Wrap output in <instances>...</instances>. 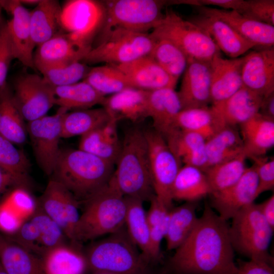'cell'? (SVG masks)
<instances>
[{
	"label": "cell",
	"instance_id": "obj_5",
	"mask_svg": "<svg viewBox=\"0 0 274 274\" xmlns=\"http://www.w3.org/2000/svg\"><path fill=\"white\" fill-rule=\"evenodd\" d=\"M85 256L94 274H154L124 227L93 245Z\"/></svg>",
	"mask_w": 274,
	"mask_h": 274
},
{
	"label": "cell",
	"instance_id": "obj_15",
	"mask_svg": "<svg viewBox=\"0 0 274 274\" xmlns=\"http://www.w3.org/2000/svg\"><path fill=\"white\" fill-rule=\"evenodd\" d=\"M258 178L254 166L248 167L241 179L229 188L210 194V206L227 221L258 196Z\"/></svg>",
	"mask_w": 274,
	"mask_h": 274
},
{
	"label": "cell",
	"instance_id": "obj_48",
	"mask_svg": "<svg viewBox=\"0 0 274 274\" xmlns=\"http://www.w3.org/2000/svg\"><path fill=\"white\" fill-rule=\"evenodd\" d=\"M239 14L248 18L274 26V1H245Z\"/></svg>",
	"mask_w": 274,
	"mask_h": 274
},
{
	"label": "cell",
	"instance_id": "obj_30",
	"mask_svg": "<svg viewBox=\"0 0 274 274\" xmlns=\"http://www.w3.org/2000/svg\"><path fill=\"white\" fill-rule=\"evenodd\" d=\"M24 121L6 82L0 88V134L14 144H24L28 136Z\"/></svg>",
	"mask_w": 274,
	"mask_h": 274
},
{
	"label": "cell",
	"instance_id": "obj_24",
	"mask_svg": "<svg viewBox=\"0 0 274 274\" xmlns=\"http://www.w3.org/2000/svg\"><path fill=\"white\" fill-rule=\"evenodd\" d=\"M189 20L204 30L220 51L231 58H237L256 47L241 36L228 24L214 17L198 13Z\"/></svg>",
	"mask_w": 274,
	"mask_h": 274
},
{
	"label": "cell",
	"instance_id": "obj_14",
	"mask_svg": "<svg viewBox=\"0 0 274 274\" xmlns=\"http://www.w3.org/2000/svg\"><path fill=\"white\" fill-rule=\"evenodd\" d=\"M38 207L55 221L65 236L74 242L76 227L80 217L79 201L63 184L51 179L40 197Z\"/></svg>",
	"mask_w": 274,
	"mask_h": 274
},
{
	"label": "cell",
	"instance_id": "obj_56",
	"mask_svg": "<svg viewBox=\"0 0 274 274\" xmlns=\"http://www.w3.org/2000/svg\"><path fill=\"white\" fill-rule=\"evenodd\" d=\"M258 113L263 116L274 119V92L263 97Z\"/></svg>",
	"mask_w": 274,
	"mask_h": 274
},
{
	"label": "cell",
	"instance_id": "obj_57",
	"mask_svg": "<svg viewBox=\"0 0 274 274\" xmlns=\"http://www.w3.org/2000/svg\"><path fill=\"white\" fill-rule=\"evenodd\" d=\"M22 4L28 5H36V6L39 3L40 1L38 0H22L20 1Z\"/></svg>",
	"mask_w": 274,
	"mask_h": 274
},
{
	"label": "cell",
	"instance_id": "obj_1",
	"mask_svg": "<svg viewBox=\"0 0 274 274\" xmlns=\"http://www.w3.org/2000/svg\"><path fill=\"white\" fill-rule=\"evenodd\" d=\"M175 250L164 274H237L229 225L208 203L191 234Z\"/></svg>",
	"mask_w": 274,
	"mask_h": 274
},
{
	"label": "cell",
	"instance_id": "obj_36",
	"mask_svg": "<svg viewBox=\"0 0 274 274\" xmlns=\"http://www.w3.org/2000/svg\"><path fill=\"white\" fill-rule=\"evenodd\" d=\"M126 212L125 226L128 236L145 258L152 262L149 226L143 202L140 199L125 197Z\"/></svg>",
	"mask_w": 274,
	"mask_h": 274
},
{
	"label": "cell",
	"instance_id": "obj_23",
	"mask_svg": "<svg viewBox=\"0 0 274 274\" xmlns=\"http://www.w3.org/2000/svg\"><path fill=\"white\" fill-rule=\"evenodd\" d=\"M182 109L175 89L162 88L148 92V117L152 120L154 130L165 140L179 129L176 119Z\"/></svg>",
	"mask_w": 274,
	"mask_h": 274
},
{
	"label": "cell",
	"instance_id": "obj_46",
	"mask_svg": "<svg viewBox=\"0 0 274 274\" xmlns=\"http://www.w3.org/2000/svg\"><path fill=\"white\" fill-rule=\"evenodd\" d=\"M85 63L76 61L70 64L48 67L40 71L44 79L55 87L73 84L84 79L89 71Z\"/></svg>",
	"mask_w": 274,
	"mask_h": 274
},
{
	"label": "cell",
	"instance_id": "obj_13",
	"mask_svg": "<svg viewBox=\"0 0 274 274\" xmlns=\"http://www.w3.org/2000/svg\"><path fill=\"white\" fill-rule=\"evenodd\" d=\"M67 111L59 108L56 114L46 115L26 125L37 162L48 175L52 174L60 149L62 118Z\"/></svg>",
	"mask_w": 274,
	"mask_h": 274
},
{
	"label": "cell",
	"instance_id": "obj_40",
	"mask_svg": "<svg viewBox=\"0 0 274 274\" xmlns=\"http://www.w3.org/2000/svg\"><path fill=\"white\" fill-rule=\"evenodd\" d=\"M247 158L244 153L205 170L204 172L210 189V194L223 191L237 182L248 167L246 165Z\"/></svg>",
	"mask_w": 274,
	"mask_h": 274
},
{
	"label": "cell",
	"instance_id": "obj_7",
	"mask_svg": "<svg viewBox=\"0 0 274 274\" xmlns=\"http://www.w3.org/2000/svg\"><path fill=\"white\" fill-rule=\"evenodd\" d=\"M150 33L155 40L165 39L175 44L189 60L211 62L221 55L220 49L204 30L170 9Z\"/></svg>",
	"mask_w": 274,
	"mask_h": 274
},
{
	"label": "cell",
	"instance_id": "obj_45",
	"mask_svg": "<svg viewBox=\"0 0 274 274\" xmlns=\"http://www.w3.org/2000/svg\"><path fill=\"white\" fill-rule=\"evenodd\" d=\"M30 219L37 225L40 234V255L48 250L64 243L66 237L59 225L38 206Z\"/></svg>",
	"mask_w": 274,
	"mask_h": 274
},
{
	"label": "cell",
	"instance_id": "obj_32",
	"mask_svg": "<svg viewBox=\"0 0 274 274\" xmlns=\"http://www.w3.org/2000/svg\"><path fill=\"white\" fill-rule=\"evenodd\" d=\"M204 148L208 167L245 154L239 131L229 125L222 127L207 139Z\"/></svg>",
	"mask_w": 274,
	"mask_h": 274
},
{
	"label": "cell",
	"instance_id": "obj_59",
	"mask_svg": "<svg viewBox=\"0 0 274 274\" xmlns=\"http://www.w3.org/2000/svg\"><path fill=\"white\" fill-rule=\"evenodd\" d=\"M2 8L1 6L0 5V26H1L2 20H3V19L2 18Z\"/></svg>",
	"mask_w": 274,
	"mask_h": 274
},
{
	"label": "cell",
	"instance_id": "obj_53",
	"mask_svg": "<svg viewBox=\"0 0 274 274\" xmlns=\"http://www.w3.org/2000/svg\"><path fill=\"white\" fill-rule=\"evenodd\" d=\"M194 7L207 6H217L222 9L235 11L238 13L242 10L244 0H194Z\"/></svg>",
	"mask_w": 274,
	"mask_h": 274
},
{
	"label": "cell",
	"instance_id": "obj_52",
	"mask_svg": "<svg viewBox=\"0 0 274 274\" xmlns=\"http://www.w3.org/2000/svg\"><path fill=\"white\" fill-rule=\"evenodd\" d=\"M237 274H274L273 266L266 262L238 259Z\"/></svg>",
	"mask_w": 274,
	"mask_h": 274
},
{
	"label": "cell",
	"instance_id": "obj_11",
	"mask_svg": "<svg viewBox=\"0 0 274 274\" xmlns=\"http://www.w3.org/2000/svg\"><path fill=\"white\" fill-rule=\"evenodd\" d=\"M106 19L104 3L93 0H71L61 7L64 32L75 41L91 47L92 39L101 29Z\"/></svg>",
	"mask_w": 274,
	"mask_h": 274
},
{
	"label": "cell",
	"instance_id": "obj_54",
	"mask_svg": "<svg viewBox=\"0 0 274 274\" xmlns=\"http://www.w3.org/2000/svg\"><path fill=\"white\" fill-rule=\"evenodd\" d=\"M17 186L27 188L22 182L0 166V197L7 193L9 189Z\"/></svg>",
	"mask_w": 274,
	"mask_h": 274
},
{
	"label": "cell",
	"instance_id": "obj_50",
	"mask_svg": "<svg viewBox=\"0 0 274 274\" xmlns=\"http://www.w3.org/2000/svg\"><path fill=\"white\" fill-rule=\"evenodd\" d=\"M15 59L7 21L2 20L0 26V88L7 82L10 65Z\"/></svg>",
	"mask_w": 274,
	"mask_h": 274
},
{
	"label": "cell",
	"instance_id": "obj_6",
	"mask_svg": "<svg viewBox=\"0 0 274 274\" xmlns=\"http://www.w3.org/2000/svg\"><path fill=\"white\" fill-rule=\"evenodd\" d=\"M231 219L229 234L234 251L249 260L273 266L268 249L274 229L264 219L258 204L253 202L245 207Z\"/></svg>",
	"mask_w": 274,
	"mask_h": 274
},
{
	"label": "cell",
	"instance_id": "obj_44",
	"mask_svg": "<svg viewBox=\"0 0 274 274\" xmlns=\"http://www.w3.org/2000/svg\"><path fill=\"white\" fill-rule=\"evenodd\" d=\"M0 166L26 186L28 184L29 160L22 150L1 134Z\"/></svg>",
	"mask_w": 274,
	"mask_h": 274
},
{
	"label": "cell",
	"instance_id": "obj_9",
	"mask_svg": "<svg viewBox=\"0 0 274 274\" xmlns=\"http://www.w3.org/2000/svg\"><path fill=\"white\" fill-rule=\"evenodd\" d=\"M106 19L101 34L114 28L148 33L161 20L166 1L115 0L104 3Z\"/></svg>",
	"mask_w": 274,
	"mask_h": 274
},
{
	"label": "cell",
	"instance_id": "obj_4",
	"mask_svg": "<svg viewBox=\"0 0 274 274\" xmlns=\"http://www.w3.org/2000/svg\"><path fill=\"white\" fill-rule=\"evenodd\" d=\"M76 227L74 243L115 233L125 226L126 203L112 177L109 182L87 200Z\"/></svg>",
	"mask_w": 274,
	"mask_h": 274
},
{
	"label": "cell",
	"instance_id": "obj_39",
	"mask_svg": "<svg viewBox=\"0 0 274 274\" xmlns=\"http://www.w3.org/2000/svg\"><path fill=\"white\" fill-rule=\"evenodd\" d=\"M112 119L104 107L67 112L62 118L61 138L82 136L104 125Z\"/></svg>",
	"mask_w": 274,
	"mask_h": 274
},
{
	"label": "cell",
	"instance_id": "obj_47",
	"mask_svg": "<svg viewBox=\"0 0 274 274\" xmlns=\"http://www.w3.org/2000/svg\"><path fill=\"white\" fill-rule=\"evenodd\" d=\"M174 153L180 159L204 147L206 139L200 134L180 129L165 139Z\"/></svg>",
	"mask_w": 274,
	"mask_h": 274
},
{
	"label": "cell",
	"instance_id": "obj_22",
	"mask_svg": "<svg viewBox=\"0 0 274 274\" xmlns=\"http://www.w3.org/2000/svg\"><path fill=\"white\" fill-rule=\"evenodd\" d=\"M114 65L125 75L133 88L149 91L167 88L175 89L178 82L149 55Z\"/></svg>",
	"mask_w": 274,
	"mask_h": 274
},
{
	"label": "cell",
	"instance_id": "obj_16",
	"mask_svg": "<svg viewBox=\"0 0 274 274\" xmlns=\"http://www.w3.org/2000/svg\"><path fill=\"white\" fill-rule=\"evenodd\" d=\"M2 9L11 15L7 21L15 59L24 66L35 68L34 48L30 27V12L18 0L0 1Z\"/></svg>",
	"mask_w": 274,
	"mask_h": 274
},
{
	"label": "cell",
	"instance_id": "obj_25",
	"mask_svg": "<svg viewBox=\"0 0 274 274\" xmlns=\"http://www.w3.org/2000/svg\"><path fill=\"white\" fill-rule=\"evenodd\" d=\"M149 91L128 88L105 97L102 105L112 119L136 122L148 117Z\"/></svg>",
	"mask_w": 274,
	"mask_h": 274
},
{
	"label": "cell",
	"instance_id": "obj_33",
	"mask_svg": "<svg viewBox=\"0 0 274 274\" xmlns=\"http://www.w3.org/2000/svg\"><path fill=\"white\" fill-rule=\"evenodd\" d=\"M226 125L213 106L182 109L176 119L178 128L197 133L207 140Z\"/></svg>",
	"mask_w": 274,
	"mask_h": 274
},
{
	"label": "cell",
	"instance_id": "obj_37",
	"mask_svg": "<svg viewBox=\"0 0 274 274\" xmlns=\"http://www.w3.org/2000/svg\"><path fill=\"white\" fill-rule=\"evenodd\" d=\"M210 193L204 172L184 164L180 168L172 189L173 200L197 201Z\"/></svg>",
	"mask_w": 274,
	"mask_h": 274
},
{
	"label": "cell",
	"instance_id": "obj_38",
	"mask_svg": "<svg viewBox=\"0 0 274 274\" xmlns=\"http://www.w3.org/2000/svg\"><path fill=\"white\" fill-rule=\"evenodd\" d=\"M55 105L68 111L90 109L102 105L105 97L84 81L54 87Z\"/></svg>",
	"mask_w": 274,
	"mask_h": 274
},
{
	"label": "cell",
	"instance_id": "obj_49",
	"mask_svg": "<svg viewBox=\"0 0 274 274\" xmlns=\"http://www.w3.org/2000/svg\"><path fill=\"white\" fill-rule=\"evenodd\" d=\"M254 166L258 178V196L263 192L272 190L274 187V159L264 156L253 157Z\"/></svg>",
	"mask_w": 274,
	"mask_h": 274
},
{
	"label": "cell",
	"instance_id": "obj_60",
	"mask_svg": "<svg viewBox=\"0 0 274 274\" xmlns=\"http://www.w3.org/2000/svg\"><path fill=\"white\" fill-rule=\"evenodd\" d=\"M92 274H94V273H92Z\"/></svg>",
	"mask_w": 274,
	"mask_h": 274
},
{
	"label": "cell",
	"instance_id": "obj_31",
	"mask_svg": "<svg viewBox=\"0 0 274 274\" xmlns=\"http://www.w3.org/2000/svg\"><path fill=\"white\" fill-rule=\"evenodd\" d=\"M263 96L242 86L216 108L226 125H241L258 113Z\"/></svg>",
	"mask_w": 274,
	"mask_h": 274
},
{
	"label": "cell",
	"instance_id": "obj_55",
	"mask_svg": "<svg viewBox=\"0 0 274 274\" xmlns=\"http://www.w3.org/2000/svg\"><path fill=\"white\" fill-rule=\"evenodd\" d=\"M258 206L265 220L270 227L274 229L273 194L261 203L258 204Z\"/></svg>",
	"mask_w": 274,
	"mask_h": 274
},
{
	"label": "cell",
	"instance_id": "obj_51",
	"mask_svg": "<svg viewBox=\"0 0 274 274\" xmlns=\"http://www.w3.org/2000/svg\"><path fill=\"white\" fill-rule=\"evenodd\" d=\"M2 202L0 201V231L8 235H14L24 223Z\"/></svg>",
	"mask_w": 274,
	"mask_h": 274
},
{
	"label": "cell",
	"instance_id": "obj_8",
	"mask_svg": "<svg viewBox=\"0 0 274 274\" xmlns=\"http://www.w3.org/2000/svg\"><path fill=\"white\" fill-rule=\"evenodd\" d=\"M155 42V40L150 33L112 28L101 34L99 43L91 48L82 61L93 64L126 63L149 55Z\"/></svg>",
	"mask_w": 274,
	"mask_h": 274
},
{
	"label": "cell",
	"instance_id": "obj_27",
	"mask_svg": "<svg viewBox=\"0 0 274 274\" xmlns=\"http://www.w3.org/2000/svg\"><path fill=\"white\" fill-rule=\"evenodd\" d=\"M30 13V31L36 47L64 32L61 24V6L58 1L41 0Z\"/></svg>",
	"mask_w": 274,
	"mask_h": 274
},
{
	"label": "cell",
	"instance_id": "obj_42",
	"mask_svg": "<svg viewBox=\"0 0 274 274\" xmlns=\"http://www.w3.org/2000/svg\"><path fill=\"white\" fill-rule=\"evenodd\" d=\"M149 55L177 80L183 74L189 60L186 54L178 46L165 39L155 40Z\"/></svg>",
	"mask_w": 274,
	"mask_h": 274
},
{
	"label": "cell",
	"instance_id": "obj_2",
	"mask_svg": "<svg viewBox=\"0 0 274 274\" xmlns=\"http://www.w3.org/2000/svg\"><path fill=\"white\" fill-rule=\"evenodd\" d=\"M114 163L78 149H60L52 174L79 200L84 201L111 180Z\"/></svg>",
	"mask_w": 274,
	"mask_h": 274
},
{
	"label": "cell",
	"instance_id": "obj_10",
	"mask_svg": "<svg viewBox=\"0 0 274 274\" xmlns=\"http://www.w3.org/2000/svg\"><path fill=\"white\" fill-rule=\"evenodd\" d=\"M149 155L154 192L157 198L168 208L173 207L172 189L182 165L165 139L155 130L145 131Z\"/></svg>",
	"mask_w": 274,
	"mask_h": 274
},
{
	"label": "cell",
	"instance_id": "obj_19",
	"mask_svg": "<svg viewBox=\"0 0 274 274\" xmlns=\"http://www.w3.org/2000/svg\"><path fill=\"white\" fill-rule=\"evenodd\" d=\"M243 86L264 96L274 92V48H262L244 56Z\"/></svg>",
	"mask_w": 274,
	"mask_h": 274
},
{
	"label": "cell",
	"instance_id": "obj_58",
	"mask_svg": "<svg viewBox=\"0 0 274 274\" xmlns=\"http://www.w3.org/2000/svg\"><path fill=\"white\" fill-rule=\"evenodd\" d=\"M0 274H8L0 262Z\"/></svg>",
	"mask_w": 274,
	"mask_h": 274
},
{
	"label": "cell",
	"instance_id": "obj_29",
	"mask_svg": "<svg viewBox=\"0 0 274 274\" xmlns=\"http://www.w3.org/2000/svg\"><path fill=\"white\" fill-rule=\"evenodd\" d=\"M40 259L44 274H85L89 269L85 255L64 243L48 250Z\"/></svg>",
	"mask_w": 274,
	"mask_h": 274
},
{
	"label": "cell",
	"instance_id": "obj_28",
	"mask_svg": "<svg viewBox=\"0 0 274 274\" xmlns=\"http://www.w3.org/2000/svg\"><path fill=\"white\" fill-rule=\"evenodd\" d=\"M117 121L112 119L104 125L81 136L79 149L116 163L121 144L117 132Z\"/></svg>",
	"mask_w": 274,
	"mask_h": 274
},
{
	"label": "cell",
	"instance_id": "obj_12",
	"mask_svg": "<svg viewBox=\"0 0 274 274\" xmlns=\"http://www.w3.org/2000/svg\"><path fill=\"white\" fill-rule=\"evenodd\" d=\"M12 91L15 104L28 122L46 116L55 105L54 87L37 74H19L14 79Z\"/></svg>",
	"mask_w": 274,
	"mask_h": 274
},
{
	"label": "cell",
	"instance_id": "obj_26",
	"mask_svg": "<svg viewBox=\"0 0 274 274\" xmlns=\"http://www.w3.org/2000/svg\"><path fill=\"white\" fill-rule=\"evenodd\" d=\"M240 126L247 158L264 156L274 145V119L259 113Z\"/></svg>",
	"mask_w": 274,
	"mask_h": 274
},
{
	"label": "cell",
	"instance_id": "obj_17",
	"mask_svg": "<svg viewBox=\"0 0 274 274\" xmlns=\"http://www.w3.org/2000/svg\"><path fill=\"white\" fill-rule=\"evenodd\" d=\"M91 48L75 41L68 34L62 32L37 47L33 53L34 66L40 71L81 61Z\"/></svg>",
	"mask_w": 274,
	"mask_h": 274
},
{
	"label": "cell",
	"instance_id": "obj_3",
	"mask_svg": "<svg viewBox=\"0 0 274 274\" xmlns=\"http://www.w3.org/2000/svg\"><path fill=\"white\" fill-rule=\"evenodd\" d=\"M116 163L112 179L120 192L125 197L150 201L155 194L145 131L133 128L126 133Z\"/></svg>",
	"mask_w": 274,
	"mask_h": 274
},
{
	"label": "cell",
	"instance_id": "obj_35",
	"mask_svg": "<svg viewBox=\"0 0 274 274\" xmlns=\"http://www.w3.org/2000/svg\"><path fill=\"white\" fill-rule=\"evenodd\" d=\"M197 201H188L169 210L164 238L168 250H176L189 236L197 222Z\"/></svg>",
	"mask_w": 274,
	"mask_h": 274
},
{
	"label": "cell",
	"instance_id": "obj_34",
	"mask_svg": "<svg viewBox=\"0 0 274 274\" xmlns=\"http://www.w3.org/2000/svg\"><path fill=\"white\" fill-rule=\"evenodd\" d=\"M0 262L8 274H44L40 258L1 233Z\"/></svg>",
	"mask_w": 274,
	"mask_h": 274
},
{
	"label": "cell",
	"instance_id": "obj_18",
	"mask_svg": "<svg viewBox=\"0 0 274 274\" xmlns=\"http://www.w3.org/2000/svg\"><path fill=\"white\" fill-rule=\"evenodd\" d=\"M211 84L210 62L189 59L178 92L183 109L208 106Z\"/></svg>",
	"mask_w": 274,
	"mask_h": 274
},
{
	"label": "cell",
	"instance_id": "obj_43",
	"mask_svg": "<svg viewBox=\"0 0 274 274\" xmlns=\"http://www.w3.org/2000/svg\"><path fill=\"white\" fill-rule=\"evenodd\" d=\"M150 206L147 213L149 226L152 262L160 258V245L165 237L168 214V208L154 195L150 200Z\"/></svg>",
	"mask_w": 274,
	"mask_h": 274
},
{
	"label": "cell",
	"instance_id": "obj_41",
	"mask_svg": "<svg viewBox=\"0 0 274 274\" xmlns=\"http://www.w3.org/2000/svg\"><path fill=\"white\" fill-rule=\"evenodd\" d=\"M83 81L106 96L133 88L125 75L115 65L106 64L90 68Z\"/></svg>",
	"mask_w": 274,
	"mask_h": 274
},
{
	"label": "cell",
	"instance_id": "obj_20",
	"mask_svg": "<svg viewBox=\"0 0 274 274\" xmlns=\"http://www.w3.org/2000/svg\"><path fill=\"white\" fill-rule=\"evenodd\" d=\"M196 7L198 13L213 16L225 22L256 47H273L274 26L248 18L233 10L206 6Z\"/></svg>",
	"mask_w": 274,
	"mask_h": 274
},
{
	"label": "cell",
	"instance_id": "obj_21",
	"mask_svg": "<svg viewBox=\"0 0 274 274\" xmlns=\"http://www.w3.org/2000/svg\"><path fill=\"white\" fill-rule=\"evenodd\" d=\"M244 59V56L224 59L220 55L210 62L212 106H220L242 87L241 72Z\"/></svg>",
	"mask_w": 274,
	"mask_h": 274
}]
</instances>
